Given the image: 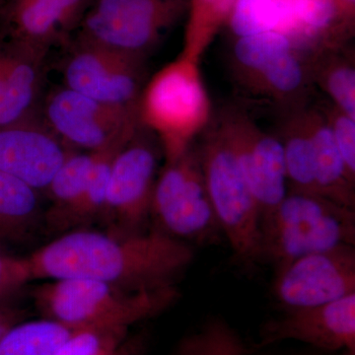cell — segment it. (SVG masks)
Listing matches in <instances>:
<instances>
[{
    "mask_svg": "<svg viewBox=\"0 0 355 355\" xmlns=\"http://www.w3.org/2000/svg\"><path fill=\"white\" fill-rule=\"evenodd\" d=\"M193 257L188 243L160 229L118 235L81 228L64 233L26 260L32 280L90 279L139 292L175 286Z\"/></svg>",
    "mask_w": 355,
    "mask_h": 355,
    "instance_id": "cell-1",
    "label": "cell"
},
{
    "mask_svg": "<svg viewBox=\"0 0 355 355\" xmlns=\"http://www.w3.org/2000/svg\"><path fill=\"white\" fill-rule=\"evenodd\" d=\"M35 302L46 319L72 328L123 327L157 316L179 298L176 286L128 292L96 280H53L38 287Z\"/></svg>",
    "mask_w": 355,
    "mask_h": 355,
    "instance_id": "cell-2",
    "label": "cell"
},
{
    "mask_svg": "<svg viewBox=\"0 0 355 355\" xmlns=\"http://www.w3.org/2000/svg\"><path fill=\"white\" fill-rule=\"evenodd\" d=\"M354 244V209L322 196L288 193L261 217V261L277 268L306 254Z\"/></svg>",
    "mask_w": 355,
    "mask_h": 355,
    "instance_id": "cell-3",
    "label": "cell"
},
{
    "mask_svg": "<svg viewBox=\"0 0 355 355\" xmlns=\"http://www.w3.org/2000/svg\"><path fill=\"white\" fill-rule=\"evenodd\" d=\"M198 64L181 55L156 73L140 94V123L158 135L167 162L188 151L209 120V96Z\"/></svg>",
    "mask_w": 355,
    "mask_h": 355,
    "instance_id": "cell-4",
    "label": "cell"
},
{
    "mask_svg": "<svg viewBox=\"0 0 355 355\" xmlns=\"http://www.w3.org/2000/svg\"><path fill=\"white\" fill-rule=\"evenodd\" d=\"M200 159L212 209L234 258L256 265L261 261V210L223 127L207 139Z\"/></svg>",
    "mask_w": 355,
    "mask_h": 355,
    "instance_id": "cell-5",
    "label": "cell"
},
{
    "mask_svg": "<svg viewBox=\"0 0 355 355\" xmlns=\"http://www.w3.org/2000/svg\"><path fill=\"white\" fill-rule=\"evenodd\" d=\"M42 120L72 150L121 147L139 130V108L106 104L62 86L44 98Z\"/></svg>",
    "mask_w": 355,
    "mask_h": 355,
    "instance_id": "cell-6",
    "label": "cell"
},
{
    "mask_svg": "<svg viewBox=\"0 0 355 355\" xmlns=\"http://www.w3.org/2000/svg\"><path fill=\"white\" fill-rule=\"evenodd\" d=\"M187 7L184 0H94L74 35L144 60Z\"/></svg>",
    "mask_w": 355,
    "mask_h": 355,
    "instance_id": "cell-7",
    "label": "cell"
},
{
    "mask_svg": "<svg viewBox=\"0 0 355 355\" xmlns=\"http://www.w3.org/2000/svg\"><path fill=\"white\" fill-rule=\"evenodd\" d=\"M151 214L177 239L207 241L220 230L203 178L200 154L191 147L166 164L156 179Z\"/></svg>",
    "mask_w": 355,
    "mask_h": 355,
    "instance_id": "cell-8",
    "label": "cell"
},
{
    "mask_svg": "<svg viewBox=\"0 0 355 355\" xmlns=\"http://www.w3.org/2000/svg\"><path fill=\"white\" fill-rule=\"evenodd\" d=\"M64 86L97 101L139 108L144 58L112 50L73 35L64 44Z\"/></svg>",
    "mask_w": 355,
    "mask_h": 355,
    "instance_id": "cell-9",
    "label": "cell"
},
{
    "mask_svg": "<svg viewBox=\"0 0 355 355\" xmlns=\"http://www.w3.org/2000/svg\"><path fill=\"white\" fill-rule=\"evenodd\" d=\"M157 155L141 130L114 156L101 220L113 234L144 232L151 216Z\"/></svg>",
    "mask_w": 355,
    "mask_h": 355,
    "instance_id": "cell-10",
    "label": "cell"
},
{
    "mask_svg": "<svg viewBox=\"0 0 355 355\" xmlns=\"http://www.w3.org/2000/svg\"><path fill=\"white\" fill-rule=\"evenodd\" d=\"M355 293L354 246L306 254L279 266L273 294L287 309L314 307Z\"/></svg>",
    "mask_w": 355,
    "mask_h": 355,
    "instance_id": "cell-11",
    "label": "cell"
},
{
    "mask_svg": "<svg viewBox=\"0 0 355 355\" xmlns=\"http://www.w3.org/2000/svg\"><path fill=\"white\" fill-rule=\"evenodd\" d=\"M94 0H6L0 7V36L25 48L50 53L78 30Z\"/></svg>",
    "mask_w": 355,
    "mask_h": 355,
    "instance_id": "cell-12",
    "label": "cell"
},
{
    "mask_svg": "<svg viewBox=\"0 0 355 355\" xmlns=\"http://www.w3.org/2000/svg\"><path fill=\"white\" fill-rule=\"evenodd\" d=\"M72 151L41 116L0 128V171L43 196Z\"/></svg>",
    "mask_w": 355,
    "mask_h": 355,
    "instance_id": "cell-13",
    "label": "cell"
},
{
    "mask_svg": "<svg viewBox=\"0 0 355 355\" xmlns=\"http://www.w3.org/2000/svg\"><path fill=\"white\" fill-rule=\"evenodd\" d=\"M297 340L326 352L355 354V293L314 307L287 309L266 324L259 347Z\"/></svg>",
    "mask_w": 355,
    "mask_h": 355,
    "instance_id": "cell-14",
    "label": "cell"
},
{
    "mask_svg": "<svg viewBox=\"0 0 355 355\" xmlns=\"http://www.w3.org/2000/svg\"><path fill=\"white\" fill-rule=\"evenodd\" d=\"M261 217L288 193L282 141L241 121L223 125Z\"/></svg>",
    "mask_w": 355,
    "mask_h": 355,
    "instance_id": "cell-15",
    "label": "cell"
},
{
    "mask_svg": "<svg viewBox=\"0 0 355 355\" xmlns=\"http://www.w3.org/2000/svg\"><path fill=\"white\" fill-rule=\"evenodd\" d=\"M42 195L6 173L0 171V247L29 241L44 224Z\"/></svg>",
    "mask_w": 355,
    "mask_h": 355,
    "instance_id": "cell-16",
    "label": "cell"
},
{
    "mask_svg": "<svg viewBox=\"0 0 355 355\" xmlns=\"http://www.w3.org/2000/svg\"><path fill=\"white\" fill-rule=\"evenodd\" d=\"M312 142L319 195L354 209V180L349 176L335 141L330 123L319 116L305 123Z\"/></svg>",
    "mask_w": 355,
    "mask_h": 355,
    "instance_id": "cell-17",
    "label": "cell"
},
{
    "mask_svg": "<svg viewBox=\"0 0 355 355\" xmlns=\"http://www.w3.org/2000/svg\"><path fill=\"white\" fill-rule=\"evenodd\" d=\"M279 32L291 40L295 51L312 48L340 24L350 21L336 0H280Z\"/></svg>",
    "mask_w": 355,
    "mask_h": 355,
    "instance_id": "cell-18",
    "label": "cell"
},
{
    "mask_svg": "<svg viewBox=\"0 0 355 355\" xmlns=\"http://www.w3.org/2000/svg\"><path fill=\"white\" fill-rule=\"evenodd\" d=\"M92 153L72 151L51 180L44 197L50 200L44 225L53 232H67L70 217L85 191Z\"/></svg>",
    "mask_w": 355,
    "mask_h": 355,
    "instance_id": "cell-19",
    "label": "cell"
},
{
    "mask_svg": "<svg viewBox=\"0 0 355 355\" xmlns=\"http://www.w3.org/2000/svg\"><path fill=\"white\" fill-rule=\"evenodd\" d=\"M77 329L46 318L20 322L0 338V355H55Z\"/></svg>",
    "mask_w": 355,
    "mask_h": 355,
    "instance_id": "cell-20",
    "label": "cell"
},
{
    "mask_svg": "<svg viewBox=\"0 0 355 355\" xmlns=\"http://www.w3.org/2000/svg\"><path fill=\"white\" fill-rule=\"evenodd\" d=\"M236 0H189V18L182 55L198 62L207 46L227 23Z\"/></svg>",
    "mask_w": 355,
    "mask_h": 355,
    "instance_id": "cell-21",
    "label": "cell"
},
{
    "mask_svg": "<svg viewBox=\"0 0 355 355\" xmlns=\"http://www.w3.org/2000/svg\"><path fill=\"white\" fill-rule=\"evenodd\" d=\"M241 335L219 317H211L184 336L172 355H250Z\"/></svg>",
    "mask_w": 355,
    "mask_h": 355,
    "instance_id": "cell-22",
    "label": "cell"
},
{
    "mask_svg": "<svg viewBox=\"0 0 355 355\" xmlns=\"http://www.w3.org/2000/svg\"><path fill=\"white\" fill-rule=\"evenodd\" d=\"M121 147H113L92 153V163L85 191L76 211L70 217L67 232L84 228L92 222L101 220L106 205L112 164L114 156Z\"/></svg>",
    "mask_w": 355,
    "mask_h": 355,
    "instance_id": "cell-23",
    "label": "cell"
},
{
    "mask_svg": "<svg viewBox=\"0 0 355 355\" xmlns=\"http://www.w3.org/2000/svg\"><path fill=\"white\" fill-rule=\"evenodd\" d=\"M288 193L319 195L312 142L305 123L293 128L282 141ZM320 196V195H319Z\"/></svg>",
    "mask_w": 355,
    "mask_h": 355,
    "instance_id": "cell-24",
    "label": "cell"
},
{
    "mask_svg": "<svg viewBox=\"0 0 355 355\" xmlns=\"http://www.w3.org/2000/svg\"><path fill=\"white\" fill-rule=\"evenodd\" d=\"M280 22V0H236L227 20L231 32L237 38L263 32H279Z\"/></svg>",
    "mask_w": 355,
    "mask_h": 355,
    "instance_id": "cell-25",
    "label": "cell"
},
{
    "mask_svg": "<svg viewBox=\"0 0 355 355\" xmlns=\"http://www.w3.org/2000/svg\"><path fill=\"white\" fill-rule=\"evenodd\" d=\"M295 51L291 40L277 31H268L237 38L234 55L245 69L258 74L266 65L289 51Z\"/></svg>",
    "mask_w": 355,
    "mask_h": 355,
    "instance_id": "cell-26",
    "label": "cell"
},
{
    "mask_svg": "<svg viewBox=\"0 0 355 355\" xmlns=\"http://www.w3.org/2000/svg\"><path fill=\"white\" fill-rule=\"evenodd\" d=\"M123 327L77 329L55 355H116L128 336Z\"/></svg>",
    "mask_w": 355,
    "mask_h": 355,
    "instance_id": "cell-27",
    "label": "cell"
},
{
    "mask_svg": "<svg viewBox=\"0 0 355 355\" xmlns=\"http://www.w3.org/2000/svg\"><path fill=\"white\" fill-rule=\"evenodd\" d=\"M258 76L275 94L288 95L303 85L305 71L296 51H291L266 65Z\"/></svg>",
    "mask_w": 355,
    "mask_h": 355,
    "instance_id": "cell-28",
    "label": "cell"
},
{
    "mask_svg": "<svg viewBox=\"0 0 355 355\" xmlns=\"http://www.w3.org/2000/svg\"><path fill=\"white\" fill-rule=\"evenodd\" d=\"M324 85L338 111L355 119V69L352 64L331 65L324 72Z\"/></svg>",
    "mask_w": 355,
    "mask_h": 355,
    "instance_id": "cell-29",
    "label": "cell"
},
{
    "mask_svg": "<svg viewBox=\"0 0 355 355\" xmlns=\"http://www.w3.org/2000/svg\"><path fill=\"white\" fill-rule=\"evenodd\" d=\"M31 280L26 257L13 256L0 247V304Z\"/></svg>",
    "mask_w": 355,
    "mask_h": 355,
    "instance_id": "cell-30",
    "label": "cell"
},
{
    "mask_svg": "<svg viewBox=\"0 0 355 355\" xmlns=\"http://www.w3.org/2000/svg\"><path fill=\"white\" fill-rule=\"evenodd\" d=\"M330 127L347 172L355 179V119L340 111L331 114Z\"/></svg>",
    "mask_w": 355,
    "mask_h": 355,
    "instance_id": "cell-31",
    "label": "cell"
},
{
    "mask_svg": "<svg viewBox=\"0 0 355 355\" xmlns=\"http://www.w3.org/2000/svg\"><path fill=\"white\" fill-rule=\"evenodd\" d=\"M15 53V44L0 36V106L6 99L10 85L11 71Z\"/></svg>",
    "mask_w": 355,
    "mask_h": 355,
    "instance_id": "cell-32",
    "label": "cell"
},
{
    "mask_svg": "<svg viewBox=\"0 0 355 355\" xmlns=\"http://www.w3.org/2000/svg\"><path fill=\"white\" fill-rule=\"evenodd\" d=\"M23 314L19 310L0 304V338L14 324L22 322Z\"/></svg>",
    "mask_w": 355,
    "mask_h": 355,
    "instance_id": "cell-33",
    "label": "cell"
},
{
    "mask_svg": "<svg viewBox=\"0 0 355 355\" xmlns=\"http://www.w3.org/2000/svg\"><path fill=\"white\" fill-rule=\"evenodd\" d=\"M142 349L144 343L141 340L135 338L132 340H125L116 355H141Z\"/></svg>",
    "mask_w": 355,
    "mask_h": 355,
    "instance_id": "cell-34",
    "label": "cell"
},
{
    "mask_svg": "<svg viewBox=\"0 0 355 355\" xmlns=\"http://www.w3.org/2000/svg\"><path fill=\"white\" fill-rule=\"evenodd\" d=\"M342 8L343 14L352 20L354 15L355 0H336Z\"/></svg>",
    "mask_w": 355,
    "mask_h": 355,
    "instance_id": "cell-35",
    "label": "cell"
},
{
    "mask_svg": "<svg viewBox=\"0 0 355 355\" xmlns=\"http://www.w3.org/2000/svg\"><path fill=\"white\" fill-rule=\"evenodd\" d=\"M4 1H6V0H0V7L2 6V4L4 3Z\"/></svg>",
    "mask_w": 355,
    "mask_h": 355,
    "instance_id": "cell-36",
    "label": "cell"
},
{
    "mask_svg": "<svg viewBox=\"0 0 355 355\" xmlns=\"http://www.w3.org/2000/svg\"><path fill=\"white\" fill-rule=\"evenodd\" d=\"M184 2H186L187 3V6H188V3H189V0H184Z\"/></svg>",
    "mask_w": 355,
    "mask_h": 355,
    "instance_id": "cell-37",
    "label": "cell"
}]
</instances>
